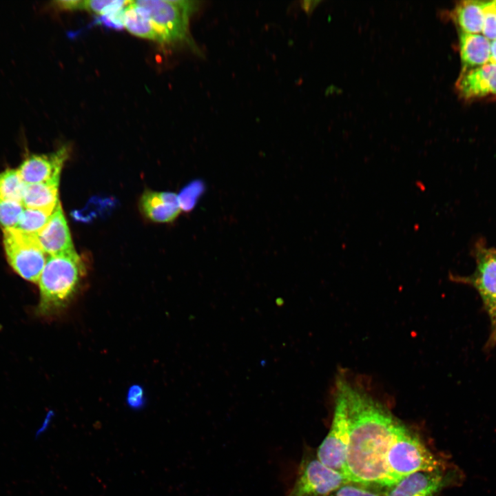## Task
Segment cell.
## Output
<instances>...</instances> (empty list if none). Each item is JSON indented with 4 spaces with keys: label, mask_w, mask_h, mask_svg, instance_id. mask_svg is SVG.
Listing matches in <instances>:
<instances>
[{
    "label": "cell",
    "mask_w": 496,
    "mask_h": 496,
    "mask_svg": "<svg viewBox=\"0 0 496 496\" xmlns=\"http://www.w3.org/2000/svg\"><path fill=\"white\" fill-rule=\"evenodd\" d=\"M334 395L343 402L349 425V444L342 474L352 483L389 487L386 454L400 422L392 413L344 375L337 377Z\"/></svg>",
    "instance_id": "cell-1"
},
{
    "label": "cell",
    "mask_w": 496,
    "mask_h": 496,
    "mask_svg": "<svg viewBox=\"0 0 496 496\" xmlns=\"http://www.w3.org/2000/svg\"><path fill=\"white\" fill-rule=\"evenodd\" d=\"M85 269L76 251L48 256L39 280L37 313L42 317L59 314L77 292Z\"/></svg>",
    "instance_id": "cell-2"
},
{
    "label": "cell",
    "mask_w": 496,
    "mask_h": 496,
    "mask_svg": "<svg viewBox=\"0 0 496 496\" xmlns=\"http://www.w3.org/2000/svg\"><path fill=\"white\" fill-rule=\"evenodd\" d=\"M386 464L395 484L414 473L447 469L445 462L400 421L388 448Z\"/></svg>",
    "instance_id": "cell-3"
},
{
    "label": "cell",
    "mask_w": 496,
    "mask_h": 496,
    "mask_svg": "<svg viewBox=\"0 0 496 496\" xmlns=\"http://www.w3.org/2000/svg\"><path fill=\"white\" fill-rule=\"evenodd\" d=\"M150 19L160 43L182 41L187 34L189 21L198 2L189 0L134 1Z\"/></svg>",
    "instance_id": "cell-4"
},
{
    "label": "cell",
    "mask_w": 496,
    "mask_h": 496,
    "mask_svg": "<svg viewBox=\"0 0 496 496\" xmlns=\"http://www.w3.org/2000/svg\"><path fill=\"white\" fill-rule=\"evenodd\" d=\"M3 242L8 263L23 279L38 283L47 260L34 236L14 229L3 230Z\"/></svg>",
    "instance_id": "cell-5"
},
{
    "label": "cell",
    "mask_w": 496,
    "mask_h": 496,
    "mask_svg": "<svg viewBox=\"0 0 496 496\" xmlns=\"http://www.w3.org/2000/svg\"><path fill=\"white\" fill-rule=\"evenodd\" d=\"M350 482L340 472L323 464L317 457L303 460L293 486L286 496H329Z\"/></svg>",
    "instance_id": "cell-6"
},
{
    "label": "cell",
    "mask_w": 496,
    "mask_h": 496,
    "mask_svg": "<svg viewBox=\"0 0 496 496\" xmlns=\"http://www.w3.org/2000/svg\"><path fill=\"white\" fill-rule=\"evenodd\" d=\"M333 408L331 428L317 450L316 457L342 473L349 438L347 415L342 401L335 395Z\"/></svg>",
    "instance_id": "cell-7"
},
{
    "label": "cell",
    "mask_w": 496,
    "mask_h": 496,
    "mask_svg": "<svg viewBox=\"0 0 496 496\" xmlns=\"http://www.w3.org/2000/svg\"><path fill=\"white\" fill-rule=\"evenodd\" d=\"M457 475L456 471L447 469L414 473L386 488L384 496H437L457 479Z\"/></svg>",
    "instance_id": "cell-8"
},
{
    "label": "cell",
    "mask_w": 496,
    "mask_h": 496,
    "mask_svg": "<svg viewBox=\"0 0 496 496\" xmlns=\"http://www.w3.org/2000/svg\"><path fill=\"white\" fill-rule=\"evenodd\" d=\"M475 256L477 266L472 275L451 276V279L473 287L479 293L484 307L496 300V250L479 242L475 247Z\"/></svg>",
    "instance_id": "cell-9"
},
{
    "label": "cell",
    "mask_w": 496,
    "mask_h": 496,
    "mask_svg": "<svg viewBox=\"0 0 496 496\" xmlns=\"http://www.w3.org/2000/svg\"><path fill=\"white\" fill-rule=\"evenodd\" d=\"M69 154L66 145L48 154H31L17 169L25 184L59 182L61 171Z\"/></svg>",
    "instance_id": "cell-10"
},
{
    "label": "cell",
    "mask_w": 496,
    "mask_h": 496,
    "mask_svg": "<svg viewBox=\"0 0 496 496\" xmlns=\"http://www.w3.org/2000/svg\"><path fill=\"white\" fill-rule=\"evenodd\" d=\"M45 254L57 256L75 251L60 202L44 227L34 236Z\"/></svg>",
    "instance_id": "cell-11"
},
{
    "label": "cell",
    "mask_w": 496,
    "mask_h": 496,
    "mask_svg": "<svg viewBox=\"0 0 496 496\" xmlns=\"http://www.w3.org/2000/svg\"><path fill=\"white\" fill-rule=\"evenodd\" d=\"M459 94L466 99L488 94L496 96V64L462 70L456 83Z\"/></svg>",
    "instance_id": "cell-12"
},
{
    "label": "cell",
    "mask_w": 496,
    "mask_h": 496,
    "mask_svg": "<svg viewBox=\"0 0 496 496\" xmlns=\"http://www.w3.org/2000/svg\"><path fill=\"white\" fill-rule=\"evenodd\" d=\"M144 214L151 220L166 223L174 220L181 211L178 196L172 192H145L141 200Z\"/></svg>",
    "instance_id": "cell-13"
},
{
    "label": "cell",
    "mask_w": 496,
    "mask_h": 496,
    "mask_svg": "<svg viewBox=\"0 0 496 496\" xmlns=\"http://www.w3.org/2000/svg\"><path fill=\"white\" fill-rule=\"evenodd\" d=\"M490 44L485 37L460 31L459 50L462 70L486 65L490 60Z\"/></svg>",
    "instance_id": "cell-14"
},
{
    "label": "cell",
    "mask_w": 496,
    "mask_h": 496,
    "mask_svg": "<svg viewBox=\"0 0 496 496\" xmlns=\"http://www.w3.org/2000/svg\"><path fill=\"white\" fill-rule=\"evenodd\" d=\"M485 1H464L459 2L451 15L461 31L477 34L482 32Z\"/></svg>",
    "instance_id": "cell-15"
},
{
    "label": "cell",
    "mask_w": 496,
    "mask_h": 496,
    "mask_svg": "<svg viewBox=\"0 0 496 496\" xmlns=\"http://www.w3.org/2000/svg\"><path fill=\"white\" fill-rule=\"evenodd\" d=\"M59 182L25 184L22 201L25 208L55 209L59 203Z\"/></svg>",
    "instance_id": "cell-16"
},
{
    "label": "cell",
    "mask_w": 496,
    "mask_h": 496,
    "mask_svg": "<svg viewBox=\"0 0 496 496\" xmlns=\"http://www.w3.org/2000/svg\"><path fill=\"white\" fill-rule=\"evenodd\" d=\"M123 24V28L135 36L160 42L150 19L134 1H130L124 8Z\"/></svg>",
    "instance_id": "cell-17"
},
{
    "label": "cell",
    "mask_w": 496,
    "mask_h": 496,
    "mask_svg": "<svg viewBox=\"0 0 496 496\" xmlns=\"http://www.w3.org/2000/svg\"><path fill=\"white\" fill-rule=\"evenodd\" d=\"M54 6L63 10H86L99 14L106 15L123 9L130 1L113 0H66L54 1Z\"/></svg>",
    "instance_id": "cell-18"
},
{
    "label": "cell",
    "mask_w": 496,
    "mask_h": 496,
    "mask_svg": "<svg viewBox=\"0 0 496 496\" xmlns=\"http://www.w3.org/2000/svg\"><path fill=\"white\" fill-rule=\"evenodd\" d=\"M54 209L24 207L18 224L13 229L27 235L35 236L47 224Z\"/></svg>",
    "instance_id": "cell-19"
},
{
    "label": "cell",
    "mask_w": 496,
    "mask_h": 496,
    "mask_svg": "<svg viewBox=\"0 0 496 496\" xmlns=\"http://www.w3.org/2000/svg\"><path fill=\"white\" fill-rule=\"evenodd\" d=\"M25 185L17 169L0 172V200L21 203Z\"/></svg>",
    "instance_id": "cell-20"
},
{
    "label": "cell",
    "mask_w": 496,
    "mask_h": 496,
    "mask_svg": "<svg viewBox=\"0 0 496 496\" xmlns=\"http://www.w3.org/2000/svg\"><path fill=\"white\" fill-rule=\"evenodd\" d=\"M23 210L20 202L0 200V226L3 230L14 228Z\"/></svg>",
    "instance_id": "cell-21"
},
{
    "label": "cell",
    "mask_w": 496,
    "mask_h": 496,
    "mask_svg": "<svg viewBox=\"0 0 496 496\" xmlns=\"http://www.w3.org/2000/svg\"><path fill=\"white\" fill-rule=\"evenodd\" d=\"M329 496H380L369 486L349 482L345 484Z\"/></svg>",
    "instance_id": "cell-22"
},
{
    "label": "cell",
    "mask_w": 496,
    "mask_h": 496,
    "mask_svg": "<svg viewBox=\"0 0 496 496\" xmlns=\"http://www.w3.org/2000/svg\"><path fill=\"white\" fill-rule=\"evenodd\" d=\"M482 32L487 39L496 40V12L491 1L485 2Z\"/></svg>",
    "instance_id": "cell-23"
},
{
    "label": "cell",
    "mask_w": 496,
    "mask_h": 496,
    "mask_svg": "<svg viewBox=\"0 0 496 496\" xmlns=\"http://www.w3.org/2000/svg\"><path fill=\"white\" fill-rule=\"evenodd\" d=\"M484 309L490 321V332L485 347L491 349L496 345V300L484 307Z\"/></svg>",
    "instance_id": "cell-24"
},
{
    "label": "cell",
    "mask_w": 496,
    "mask_h": 496,
    "mask_svg": "<svg viewBox=\"0 0 496 496\" xmlns=\"http://www.w3.org/2000/svg\"><path fill=\"white\" fill-rule=\"evenodd\" d=\"M143 391L140 387H132L128 394V403L132 407H139L143 404Z\"/></svg>",
    "instance_id": "cell-25"
},
{
    "label": "cell",
    "mask_w": 496,
    "mask_h": 496,
    "mask_svg": "<svg viewBox=\"0 0 496 496\" xmlns=\"http://www.w3.org/2000/svg\"><path fill=\"white\" fill-rule=\"evenodd\" d=\"M491 63L496 64V40L492 41L490 48V60Z\"/></svg>",
    "instance_id": "cell-26"
},
{
    "label": "cell",
    "mask_w": 496,
    "mask_h": 496,
    "mask_svg": "<svg viewBox=\"0 0 496 496\" xmlns=\"http://www.w3.org/2000/svg\"><path fill=\"white\" fill-rule=\"evenodd\" d=\"M491 2H492V5H493V8H494V9H495V12H496V1H491Z\"/></svg>",
    "instance_id": "cell-27"
}]
</instances>
